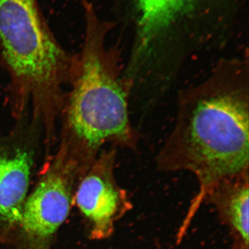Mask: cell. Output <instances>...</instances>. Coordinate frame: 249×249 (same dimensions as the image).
<instances>
[{
  "instance_id": "8",
  "label": "cell",
  "mask_w": 249,
  "mask_h": 249,
  "mask_svg": "<svg viewBox=\"0 0 249 249\" xmlns=\"http://www.w3.org/2000/svg\"><path fill=\"white\" fill-rule=\"evenodd\" d=\"M156 249H163L162 246L160 245V244H157L156 245Z\"/></svg>"
},
{
  "instance_id": "4",
  "label": "cell",
  "mask_w": 249,
  "mask_h": 249,
  "mask_svg": "<svg viewBox=\"0 0 249 249\" xmlns=\"http://www.w3.org/2000/svg\"><path fill=\"white\" fill-rule=\"evenodd\" d=\"M84 170L76 152L60 142L23 206L19 224L29 240L45 243L58 231L70 213L75 181Z\"/></svg>"
},
{
  "instance_id": "5",
  "label": "cell",
  "mask_w": 249,
  "mask_h": 249,
  "mask_svg": "<svg viewBox=\"0 0 249 249\" xmlns=\"http://www.w3.org/2000/svg\"><path fill=\"white\" fill-rule=\"evenodd\" d=\"M116 157L115 147L103 150L79 177L75 200L94 240L109 238L116 222L133 209L128 192L116 180Z\"/></svg>"
},
{
  "instance_id": "3",
  "label": "cell",
  "mask_w": 249,
  "mask_h": 249,
  "mask_svg": "<svg viewBox=\"0 0 249 249\" xmlns=\"http://www.w3.org/2000/svg\"><path fill=\"white\" fill-rule=\"evenodd\" d=\"M121 18L133 26L134 61L150 56L175 36L194 34L201 26L232 20L239 0H115ZM191 35V34H190Z\"/></svg>"
},
{
  "instance_id": "6",
  "label": "cell",
  "mask_w": 249,
  "mask_h": 249,
  "mask_svg": "<svg viewBox=\"0 0 249 249\" xmlns=\"http://www.w3.org/2000/svg\"><path fill=\"white\" fill-rule=\"evenodd\" d=\"M0 137V222L19 224L28 196L40 131L27 117Z\"/></svg>"
},
{
  "instance_id": "7",
  "label": "cell",
  "mask_w": 249,
  "mask_h": 249,
  "mask_svg": "<svg viewBox=\"0 0 249 249\" xmlns=\"http://www.w3.org/2000/svg\"><path fill=\"white\" fill-rule=\"evenodd\" d=\"M223 225L230 232L229 249H249V173L229 178L213 187L206 196Z\"/></svg>"
},
{
  "instance_id": "2",
  "label": "cell",
  "mask_w": 249,
  "mask_h": 249,
  "mask_svg": "<svg viewBox=\"0 0 249 249\" xmlns=\"http://www.w3.org/2000/svg\"><path fill=\"white\" fill-rule=\"evenodd\" d=\"M80 1L84 41L60 114L59 140L68 144L88 168L107 144L135 150L139 134L129 116L133 83L122 72L118 45L106 44L115 24L101 19L89 0Z\"/></svg>"
},
{
  "instance_id": "1",
  "label": "cell",
  "mask_w": 249,
  "mask_h": 249,
  "mask_svg": "<svg viewBox=\"0 0 249 249\" xmlns=\"http://www.w3.org/2000/svg\"><path fill=\"white\" fill-rule=\"evenodd\" d=\"M248 58L223 60L179 93L175 125L156 157L161 172H189L198 191L177 233L181 243L211 190L249 173Z\"/></svg>"
}]
</instances>
